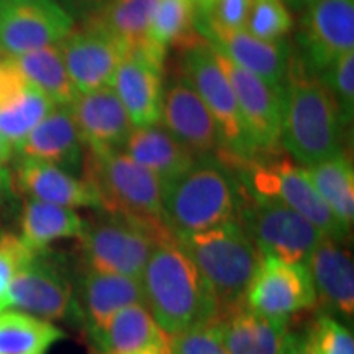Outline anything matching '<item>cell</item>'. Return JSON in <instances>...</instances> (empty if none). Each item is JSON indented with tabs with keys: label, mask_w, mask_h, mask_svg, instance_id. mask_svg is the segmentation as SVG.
<instances>
[{
	"label": "cell",
	"mask_w": 354,
	"mask_h": 354,
	"mask_svg": "<svg viewBox=\"0 0 354 354\" xmlns=\"http://www.w3.org/2000/svg\"><path fill=\"white\" fill-rule=\"evenodd\" d=\"M346 127L328 84L290 55L282 86V148L299 166H315L344 153Z\"/></svg>",
	"instance_id": "1"
},
{
	"label": "cell",
	"mask_w": 354,
	"mask_h": 354,
	"mask_svg": "<svg viewBox=\"0 0 354 354\" xmlns=\"http://www.w3.org/2000/svg\"><path fill=\"white\" fill-rule=\"evenodd\" d=\"M140 281L145 305L169 336L221 317L214 292L174 236L154 248Z\"/></svg>",
	"instance_id": "2"
},
{
	"label": "cell",
	"mask_w": 354,
	"mask_h": 354,
	"mask_svg": "<svg viewBox=\"0 0 354 354\" xmlns=\"http://www.w3.org/2000/svg\"><path fill=\"white\" fill-rule=\"evenodd\" d=\"M240 184L216 156L197 158L184 174L162 185V218L172 234L236 221Z\"/></svg>",
	"instance_id": "3"
},
{
	"label": "cell",
	"mask_w": 354,
	"mask_h": 354,
	"mask_svg": "<svg viewBox=\"0 0 354 354\" xmlns=\"http://www.w3.org/2000/svg\"><path fill=\"white\" fill-rule=\"evenodd\" d=\"M174 240L214 292L221 315L245 304L261 254L238 221L194 233H177Z\"/></svg>",
	"instance_id": "4"
},
{
	"label": "cell",
	"mask_w": 354,
	"mask_h": 354,
	"mask_svg": "<svg viewBox=\"0 0 354 354\" xmlns=\"http://www.w3.org/2000/svg\"><path fill=\"white\" fill-rule=\"evenodd\" d=\"M81 177L94 189L109 215L158 223L162 218V184L123 149L86 148Z\"/></svg>",
	"instance_id": "5"
},
{
	"label": "cell",
	"mask_w": 354,
	"mask_h": 354,
	"mask_svg": "<svg viewBox=\"0 0 354 354\" xmlns=\"http://www.w3.org/2000/svg\"><path fill=\"white\" fill-rule=\"evenodd\" d=\"M84 227L79 240L82 268L138 277L159 243L174 236L165 221L149 223L109 215Z\"/></svg>",
	"instance_id": "6"
},
{
	"label": "cell",
	"mask_w": 354,
	"mask_h": 354,
	"mask_svg": "<svg viewBox=\"0 0 354 354\" xmlns=\"http://www.w3.org/2000/svg\"><path fill=\"white\" fill-rule=\"evenodd\" d=\"M248 194L279 201L305 216L331 240L346 243L349 232L313 189L304 167L282 153L259 156L230 167Z\"/></svg>",
	"instance_id": "7"
},
{
	"label": "cell",
	"mask_w": 354,
	"mask_h": 354,
	"mask_svg": "<svg viewBox=\"0 0 354 354\" xmlns=\"http://www.w3.org/2000/svg\"><path fill=\"white\" fill-rule=\"evenodd\" d=\"M183 51L184 79L201 95L218 130L220 153L216 158L228 167L258 158L233 88L216 63L214 48L201 38Z\"/></svg>",
	"instance_id": "8"
},
{
	"label": "cell",
	"mask_w": 354,
	"mask_h": 354,
	"mask_svg": "<svg viewBox=\"0 0 354 354\" xmlns=\"http://www.w3.org/2000/svg\"><path fill=\"white\" fill-rule=\"evenodd\" d=\"M236 221L258 248L261 258L271 256L287 263L305 264L318 243L326 236L284 203L251 196L241 185Z\"/></svg>",
	"instance_id": "9"
},
{
	"label": "cell",
	"mask_w": 354,
	"mask_h": 354,
	"mask_svg": "<svg viewBox=\"0 0 354 354\" xmlns=\"http://www.w3.org/2000/svg\"><path fill=\"white\" fill-rule=\"evenodd\" d=\"M3 307L15 308L48 322L82 326L74 276L59 256L38 251L21 266L8 287Z\"/></svg>",
	"instance_id": "10"
},
{
	"label": "cell",
	"mask_w": 354,
	"mask_h": 354,
	"mask_svg": "<svg viewBox=\"0 0 354 354\" xmlns=\"http://www.w3.org/2000/svg\"><path fill=\"white\" fill-rule=\"evenodd\" d=\"M297 59L308 73L325 76L354 48V0H318L307 6L299 33Z\"/></svg>",
	"instance_id": "11"
},
{
	"label": "cell",
	"mask_w": 354,
	"mask_h": 354,
	"mask_svg": "<svg viewBox=\"0 0 354 354\" xmlns=\"http://www.w3.org/2000/svg\"><path fill=\"white\" fill-rule=\"evenodd\" d=\"M214 55L233 88L258 158L282 153V88L274 87L256 74L240 68L216 48H214Z\"/></svg>",
	"instance_id": "12"
},
{
	"label": "cell",
	"mask_w": 354,
	"mask_h": 354,
	"mask_svg": "<svg viewBox=\"0 0 354 354\" xmlns=\"http://www.w3.org/2000/svg\"><path fill=\"white\" fill-rule=\"evenodd\" d=\"M245 305L259 315L289 322L315 308L317 294L305 264L263 256L245 295Z\"/></svg>",
	"instance_id": "13"
},
{
	"label": "cell",
	"mask_w": 354,
	"mask_h": 354,
	"mask_svg": "<svg viewBox=\"0 0 354 354\" xmlns=\"http://www.w3.org/2000/svg\"><path fill=\"white\" fill-rule=\"evenodd\" d=\"M73 28L57 0H0V48L8 56L59 44Z\"/></svg>",
	"instance_id": "14"
},
{
	"label": "cell",
	"mask_w": 354,
	"mask_h": 354,
	"mask_svg": "<svg viewBox=\"0 0 354 354\" xmlns=\"http://www.w3.org/2000/svg\"><path fill=\"white\" fill-rule=\"evenodd\" d=\"M57 46L81 94L112 87L118 66L127 55L125 48L92 17H87L82 28L71 30Z\"/></svg>",
	"instance_id": "15"
},
{
	"label": "cell",
	"mask_w": 354,
	"mask_h": 354,
	"mask_svg": "<svg viewBox=\"0 0 354 354\" xmlns=\"http://www.w3.org/2000/svg\"><path fill=\"white\" fill-rule=\"evenodd\" d=\"M196 30L234 64L250 71L271 86L282 88L289 68L290 48L282 41H263L243 30H230L196 17Z\"/></svg>",
	"instance_id": "16"
},
{
	"label": "cell",
	"mask_w": 354,
	"mask_h": 354,
	"mask_svg": "<svg viewBox=\"0 0 354 354\" xmlns=\"http://www.w3.org/2000/svg\"><path fill=\"white\" fill-rule=\"evenodd\" d=\"M159 122L194 156H218L220 140L214 117L185 79H176L162 91Z\"/></svg>",
	"instance_id": "17"
},
{
	"label": "cell",
	"mask_w": 354,
	"mask_h": 354,
	"mask_svg": "<svg viewBox=\"0 0 354 354\" xmlns=\"http://www.w3.org/2000/svg\"><path fill=\"white\" fill-rule=\"evenodd\" d=\"M310 279L323 312L344 325L354 318V263L344 243L325 236L318 243L307 263Z\"/></svg>",
	"instance_id": "18"
},
{
	"label": "cell",
	"mask_w": 354,
	"mask_h": 354,
	"mask_svg": "<svg viewBox=\"0 0 354 354\" xmlns=\"http://www.w3.org/2000/svg\"><path fill=\"white\" fill-rule=\"evenodd\" d=\"M17 158L37 159L81 177L86 145L69 107H55L19 145Z\"/></svg>",
	"instance_id": "19"
},
{
	"label": "cell",
	"mask_w": 354,
	"mask_h": 354,
	"mask_svg": "<svg viewBox=\"0 0 354 354\" xmlns=\"http://www.w3.org/2000/svg\"><path fill=\"white\" fill-rule=\"evenodd\" d=\"M133 128L159 123L162 102V64L140 51L127 53L112 84Z\"/></svg>",
	"instance_id": "20"
},
{
	"label": "cell",
	"mask_w": 354,
	"mask_h": 354,
	"mask_svg": "<svg viewBox=\"0 0 354 354\" xmlns=\"http://www.w3.org/2000/svg\"><path fill=\"white\" fill-rule=\"evenodd\" d=\"M74 287L82 313V326L91 338L120 308L145 304L143 287L138 277L95 272L81 268L74 276Z\"/></svg>",
	"instance_id": "21"
},
{
	"label": "cell",
	"mask_w": 354,
	"mask_h": 354,
	"mask_svg": "<svg viewBox=\"0 0 354 354\" xmlns=\"http://www.w3.org/2000/svg\"><path fill=\"white\" fill-rule=\"evenodd\" d=\"M56 105L26 81L12 56H0V133L17 146Z\"/></svg>",
	"instance_id": "22"
},
{
	"label": "cell",
	"mask_w": 354,
	"mask_h": 354,
	"mask_svg": "<svg viewBox=\"0 0 354 354\" xmlns=\"http://www.w3.org/2000/svg\"><path fill=\"white\" fill-rule=\"evenodd\" d=\"M69 110L86 148L123 149L133 125L113 87L79 94Z\"/></svg>",
	"instance_id": "23"
},
{
	"label": "cell",
	"mask_w": 354,
	"mask_h": 354,
	"mask_svg": "<svg viewBox=\"0 0 354 354\" xmlns=\"http://www.w3.org/2000/svg\"><path fill=\"white\" fill-rule=\"evenodd\" d=\"M13 183L26 198L56 203L69 209L100 210V202L94 189L82 177L71 174L61 167L37 161V159L17 158Z\"/></svg>",
	"instance_id": "24"
},
{
	"label": "cell",
	"mask_w": 354,
	"mask_h": 354,
	"mask_svg": "<svg viewBox=\"0 0 354 354\" xmlns=\"http://www.w3.org/2000/svg\"><path fill=\"white\" fill-rule=\"evenodd\" d=\"M91 339L100 353L109 354H167L169 348V335L145 304L120 308Z\"/></svg>",
	"instance_id": "25"
},
{
	"label": "cell",
	"mask_w": 354,
	"mask_h": 354,
	"mask_svg": "<svg viewBox=\"0 0 354 354\" xmlns=\"http://www.w3.org/2000/svg\"><path fill=\"white\" fill-rule=\"evenodd\" d=\"M123 151L145 169L153 172L162 185L184 174L197 159L159 123L133 128Z\"/></svg>",
	"instance_id": "26"
},
{
	"label": "cell",
	"mask_w": 354,
	"mask_h": 354,
	"mask_svg": "<svg viewBox=\"0 0 354 354\" xmlns=\"http://www.w3.org/2000/svg\"><path fill=\"white\" fill-rule=\"evenodd\" d=\"M158 0H110L92 19L104 26L127 53L140 51L159 64H165L166 53L149 41Z\"/></svg>",
	"instance_id": "27"
},
{
	"label": "cell",
	"mask_w": 354,
	"mask_h": 354,
	"mask_svg": "<svg viewBox=\"0 0 354 354\" xmlns=\"http://www.w3.org/2000/svg\"><path fill=\"white\" fill-rule=\"evenodd\" d=\"M228 354H281L289 322L259 315L245 304L220 317Z\"/></svg>",
	"instance_id": "28"
},
{
	"label": "cell",
	"mask_w": 354,
	"mask_h": 354,
	"mask_svg": "<svg viewBox=\"0 0 354 354\" xmlns=\"http://www.w3.org/2000/svg\"><path fill=\"white\" fill-rule=\"evenodd\" d=\"M86 227V220L76 209L26 198L20 214L21 243L32 253L50 250L53 243L79 238Z\"/></svg>",
	"instance_id": "29"
},
{
	"label": "cell",
	"mask_w": 354,
	"mask_h": 354,
	"mask_svg": "<svg viewBox=\"0 0 354 354\" xmlns=\"http://www.w3.org/2000/svg\"><path fill=\"white\" fill-rule=\"evenodd\" d=\"M12 59L26 81L46 95L56 107H71L81 94L66 69L57 44L12 56Z\"/></svg>",
	"instance_id": "30"
},
{
	"label": "cell",
	"mask_w": 354,
	"mask_h": 354,
	"mask_svg": "<svg viewBox=\"0 0 354 354\" xmlns=\"http://www.w3.org/2000/svg\"><path fill=\"white\" fill-rule=\"evenodd\" d=\"M66 336L53 322L15 308L0 312V354H48Z\"/></svg>",
	"instance_id": "31"
},
{
	"label": "cell",
	"mask_w": 354,
	"mask_h": 354,
	"mask_svg": "<svg viewBox=\"0 0 354 354\" xmlns=\"http://www.w3.org/2000/svg\"><path fill=\"white\" fill-rule=\"evenodd\" d=\"M305 174L323 202L349 232L354 221V169L346 153L315 166L304 167Z\"/></svg>",
	"instance_id": "32"
},
{
	"label": "cell",
	"mask_w": 354,
	"mask_h": 354,
	"mask_svg": "<svg viewBox=\"0 0 354 354\" xmlns=\"http://www.w3.org/2000/svg\"><path fill=\"white\" fill-rule=\"evenodd\" d=\"M201 38L196 30V0H158L149 28L154 46L165 53L169 46L184 50Z\"/></svg>",
	"instance_id": "33"
},
{
	"label": "cell",
	"mask_w": 354,
	"mask_h": 354,
	"mask_svg": "<svg viewBox=\"0 0 354 354\" xmlns=\"http://www.w3.org/2000/svg\"><path fill=\"white\" fill-rule=\"evenodd\" d=\"M302 335L312 354H354L351 328L323 310L313 317Z\"/></svg>",
	"instance_id": "34"
},
{
	"label": "cell",
	"mask_w": 354,
	"mask_h": 354,
	"mask_svg": "<svg viewBox=\"0 0 354 354\" xmlns=\"http://www.w3.org/2000/svg\"><path fill=\"white\" fill-rule=\"evenodd\" d=\"M294 26L284 0H251L245 30L263 41H282Z\"/></svg>",
	"instance_id": "35"
},
{
	"label": "cell",
	"mask_w": 354,
	"mask_h": 354,
	"mask_svg": "<svg viewBox=\"0 0 354 354\" xmlns=\"http://www.w3.org/2000/svg\"><path fill=\"white\" fill-rule=\"evenodd\" d=\"M167 354H228L221 336L220 318L171 335Z\"/></svg>",
	"instance_id": "36"
},
{
	"label": "cell",
	"mask_w": 354,
	"mask_h": 354,
	"mask_svg": "<svg viewBox=\"0 0 354 354\" xmlns=\"http://www.w3.org/2000/svg\"><path fill=\"white\" fill-rule=\"evenodd\" d=\"M322 79L333 92L344 123L351 125L354 117V53H344Z\"/></svg>",
	"instance_id": "37"
},
{
	"label": "cell",
	"mask_w": 354,
	"mask_h": 354,
	"mask_svg": "<svg viewBox=\"0 0 354 354\" xmlns=\"http://www.w3.org/2000/svg\"><path fill=\"white\" fill-rule=\"evenodd\" d=\"M32 254V251L21 243L19 234L10 232L0 233V307H3V300L13 277Z\"/></svg>",
	"instance_id": "38"
},
{
	"label": "cell",
	"mask_w": 354,
	"mask_h": 354,
	"mask_svg": "<svg viewBox=\"0 0 354 354\" xmlns=\"http://www.w3.org/2000/svg\"><path fill=\"white\" fill-rule=\"evenodd\" d=\"M251 0H209L196 6V17L230 30L246 26Z\"/></svg>",
	"instance_id": "39"
},
{
	"label": "cell",
	"mask_w": 354,
	"mask_h": 354,
	"mask_svg": "<svg viewBox=\"0 0 354 354\" xmlns=\"http://www.w3.org/2000/svg\"><path fill=\"white\" fill-rule=\"evenodd\" d=\"M17 187L12 172L7 167H0V233L7 232L6 223L15 209Z\"/></svg>",
	"instance_id": "40"
},
{
	"label": "cell",
	"mask_w": 354,
	"mask_h": 354,
	"mask_svg": "<svg viewBox=\"0 0 354 354\" xmlns=\"http://www.w3.org/2000/svg\"><path fill=\"white\" fill-rule=\"evenodd\" d=\"M64 10L74 17V13H79L84 19L94 15L97 10H100L104 0H57Z\"/></svg>",
	"instance_id": "41"
},
{
	"label": "cell",
	"mask_w": 354,
	"mask_h": 354,
	"mask_svg": "<svg viewBox=\"0 0 354 354\" xmlns=\"http://www.w3.org/2000/svg\"><path fill=\"white\" fill-rule=\"evenodd\" d=\"M281 354H312L305 343L302 333H294V331H287L284 343H282Z\"/></svg>",
	"instance_id": "42"
},
{
	"label": "cell",
	"mask_w": 354,
	"mask_h": 354,
	"mask_svg": "<svg viewBox=\"0 0 354 354\" xmlns=\"http://www.w3.org/2000/svg\"><path fill=\"white\" fill-rule=\"evenodd\" d=\"M15 156V146L0 133V167H6Z\"/></svg>",
	"instance_id": "43"
},
{
	"label": "cell",
	"mask_w": 354,
	"mask_h": 354,
	"mask_svg": "<svg viewBox=\"0 0 354 354\" xmlns=\"http://www.w3.org/2000/svg\"><path fill=\"white\" fill-rule=\"evenodd\" d=\"M313 2H318V0H295V3H302V6H310Z\"/></svg>",
	"instance_id": "44"
},
{
	"label": "cell",
	"mask_w": 354,
	"mask_h": 354,
	"mask_svg": "<svg viewBox=\"0 0 354 354\" xmlns=\"http://www.w3.org/2000/svg\"><path fill=\"white\" fill-rule=\"evenodd\" d=\"M209 2V0H196V6H201V3H205Z\"/></svg>",
	"instance_id": "45"
},
{
	"label": "cell",
	"mask_w": 354,
	"mask_h": 354,
	"mask_svg": "<svg viewBox=\"0 0 354 354\" xmlns=\"http://www.w3.org/2000/svg\"><path fill=\"white\" fill-rule=\"evenodd\" d=\"M94 354H109V353H100V351H97V353H94Z\"/></svg>",
	"instance_id": "46"
},
{
	"label": "cell",
	"mask_w": 354,
	"mask_h": 354,
	"mask_svg": "<svg viewBox=\"0 0 354 354\" xmlns=\"http://www.w3.org/2000/svg\"><path fill=\"white\" fill-rule=\"evenodd\" d=\"M3 55V51H2V48H0V56H2Z\"/></svg>",
	"instance_id": "47"
},
{
	"label": "cell",
	"mask_w": 354,
	"mask_h": 354,
	"mask_svg": "<svg viewBox=\"0 0 354 354\" xmlns=\"http://www.w3.org/2000/svg\"><path fill=\"white\" fill-rule=\"evenodd\" d=\"M2 310H3V307H0V312H2Z\"/></svg>",
	"instance_id": "48"
}]
</instances>
